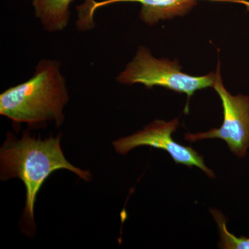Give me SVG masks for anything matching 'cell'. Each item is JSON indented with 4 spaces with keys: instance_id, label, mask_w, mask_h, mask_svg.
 Here are the masks:
<instances>
[{
    "instance_id": "3",
    "label": "cell",
    "mask_w": 249,
    "mask_h": 249,
    "mask_svg": "<svg viewBox=\"0 0 249 249\" xmlns=\"http://www.w3.org/2000/svg\"><path fill=\"white\" fill-rule=\"evenodd\" d=\"M178 60L157 59L145 47H139L137 54L116 80L121 84L140 83L151 89L163 87L178 93H186L188 100L197 90L213 88L215 72L203 76H193L181 71Z\"/></svg>"
},
{
    "instance_id": "4",
    "label": "cell",
    "mask_w": 249,
    "mask_h": 249,
    "mask_svg": "<svg viewBox=\"0 0 249 249\" xmlns=\"http://www.w3.org/2000/svg\"><path fill=\"white\" fill-rule=\"evenodd\" d=\"M213 88L222 101L224 121L219 128L197 134H186L190 142L207 139H219L227 142L230 151L244 158L249 149V96H232L223 85L220 62H218Z\"/></svg>"
},
{
    "instance_id": "7",
    "label": "cell",
    "mask_w": 249,
    "mask_h": 249,
    "mask_svg": "<svg viewBox=\"0 0 249 249\" xmlns=\"http://www.w3.org/2000/svg\"><path fill=\"white\" fill-rule=\"evenodd\" d=\"M211 213L219 228L220 244L219 248L225 249H249V238L236 237L229 231L227 227V219L222 213L216 209L211 210Z\"/></svg>"
},
{
    "instance_id": "5",
    "label": "cell",
    "mask_w": 249,
    "mask_h": 249,
    "mask_svg": "<svg viewBox=\"0 0 249 249\" xmlns=\"http://www.w3.org/2000/svg\"><path fill=\"white\" fill-rule=\"evenodd\" d=\"M178 124V119L170 121L156 120L145 126L142 130L118 139L113 142V145L116 152L121 155H126L136 147L141 146L161 149L170 154L175 163L190 168L197 167L209 178H214L213 171L205 164L202 156L191 147L178 144L172 137Z\"/></svg>"
},
{
    "instance_id": "6",
    "label": "cell",
    "mask_w": 249,
    "mask_h": 249,
    "mask_svg": "<svg viewBox=\"0 0 249 249\" xmlns=\"http://www.w3.org/2000/svg\"><path fill=\"white\" fill-rule=\"evenodd\" d=\"M73 0H33L36 18L45 30L62 31L70 19V6Z\"/></svg>"
},
{
    "instance_id": "2",
    "label": "cell",
    "mask_w": 249,
    "mask_h": 249,
    "mask_svg": "<svg viewBox=\"0 0 249 249\" xmlns=\"http://www.w3.org/2000/svg\"><path fill=\"white\" fill-rule=\"evenodd\" d=\"M66 81L55 60H42L30 79L0 95V114L15 126L25 123L29 127H42L49 121L61 125L63 108L68 103Z\"/></svg>"
},
{
    "instance_id": "1",
    "label": "cell",
    "mask_w": 249,
    "mask_h": 249,
    "mask_svg": "<svg viewBox=\"0 0 249 249\" xmlns=\"http://www.w3.org/2000/svg\"><path fill=\"white\" fill-rule=\"evenodd\" d=\"M61 136L36 139L24 131L22 139L9 132L0 150V178L2 181L18 178L26 188L25 206L22 215L24 232H36L34 208L37 194L45 180L55 170H67L84 181L91 178L89 170H82L71 164L60 146Z\"/></svg>"
}]
</instances>
